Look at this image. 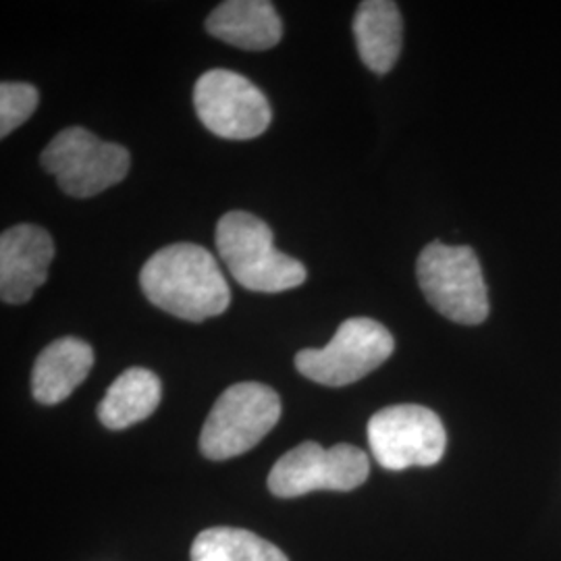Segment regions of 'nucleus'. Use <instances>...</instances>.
Wrapping results in <instances>:
<instances>
[{"label": "nucleus", "instance_id": "1", "mask_svg": "<svg viewBox=\"0 0 561 561\" xmlns=\"http://www.w3.org/2000/svg\"><path fill=\"white\" fill-rule=\"evenodd\" d=\"M140 285L150 304L181 321L202 322L219 317L231 291L217 259L198 243H173L141 266Z\"/></svg>", "mask_w": 561, "mask_h": 561}, {"label": "nucleus", "instance_id": "2", "mask_svg": "<svg viewBox=\"0 0 561 561\" xmlns=\"http://www.w3.org/2000/svg\"><path fill=\"white\" fill-rule=\"evenodd\" d=\"M215 243L227 271L250 291L280 294L300 287L308 277L300 261L275 248L271 227L250 213L222 215Z\"/></svg>", "mask_w": 561, "mask_h": 561}, {"label": "nucleus", "instance_id": "3", "mask_svg": "<svg viewBox=\"0 0 561 561\" xmlns=\"http://www.w3.org/2000/svg\"><path fill=\"white\" fill-rule=\"evenodd\" d=\"M424 298L449 321L481 324L489 317V294L481 262L468 245L428 243L416 262Z\"/></svg>", "mask_w": 561, "mask_h": 561}, {"label": "nucleus", "instance_id": "4", "mask_svg": "<svg viewBox=\"0 0 561 561\" xmlns=\"http://www.w3.org/2000/svg\"><path fill=\"white\" fill-rule=\"evenodd\" d=\"M280 419L279 396L262 382H238L213 405L201 435L208 460H231L250 451Z\"/></svg>", "mask_w": 561, "mask_h": 561}, {"label": "nucleus", "instance_id": "5", "mask_svg": "<svg viewBox=\"0 0 561 561\" xmlns=\"http://www.w3.org/2000/svg\"><path fill=\"white\" fill-rule=\"evenodd\" d=\"M41 164L73 198H92L117 185L129 173V152L83 127H67L44 148Z\"/></svg>", "mask_w": 561, "mask_h": 561}, {"label": "nucleus", "instance_id": "6", "mask_svg": "<svg viewBox=\"0 0 561 561\" xmlns=\"http://www.w3.org/2000/svg\"><path fill=\"white\" fill-rule=\"evenodd\" d=\"M396 350L393 335L373 319H350L341 322L335 337L322 350H301L296 368L310 381L327 387H345L360 381Z\"/></svg>", "mask_w": 561, "mask_h": 561}, {"label": "nucleus", "instance_id": "7", "mask_svg": "<svg viewBox=\"0 0 561 561\" xmlns=\"http://www.w3.org/2000/svg\"><path fill=\"white\" fill-rule=\"evenodd\" d=\"M368 456L354 445L340 443L324 449L317 442H306L273 466L268 489L283 500L312 491H354L368 479Z\"/></svg>", "mask_w": 561, "mask_h": 561}, {"label": "nucleus", "instance_id": "8", "mask_svg": "<svg viewBox=\"0 0 561 561\" xmlns=\"http://www.w3.org/2000/svg\"><path fill=\"white\" fill-rule=\"evenodd\" d=\"M368 443L375 460L387 470L435 466L447 447L442 419L414 403L389 405L368 422Z\"/></svg>", "mask_w": 561, "mask_h": 561}, {"label": "nucleus", "instance_id": "9", "mask_svg": "<svg viewBox=\"0 0 561 561\" xmlns=\"http://www.w3.org/2000/svg\"><path fill=\"white\" fill-rule=\"evenodd\" d=\"M194 106L202 125L222 140H252L271 125V104L261 90L240 73L213 69L194 88Z\"/></svg>", "mask_w": 561, "mask_h": 561}, {"label": "nucleus", "instance_id": "10", "mask_svg": "<svg viewBox=\"0 0 561 561\" xmlns=\"http://www.w3.org/2000/svg\"><path fill=\"white\" fill-rule=\"evenodd\" d=\"M55 259V241L38 225L21 222L0 236V298L4 304H25L48 279Z\"/></svg>", "mask_w": 561, "mask_h": 561}, {"label": "nucleus", "instance_id": "11", "mask_svg": "<svg viewBox=\"0 0 561 561\" xmlns=\"http://www.w3.org/2000/svg\"><path fill=\"white\" fill-rule=\"evenodd\" d=\"M206 32L243 50H268L283 36V23L268 0H227L206 20Z\"/></svg>", "mask_w": 561, "mask_h": 561}, {"label": "nucleus", "instance_id": "12", "mask_svg": "<svg viewBox=\"0 0 561 561\" xmlns=\"http://www.w3.org/2000/svg\"><path fill=\"white\" fill-rule=\"evenodd\" d=\"M94 366V350L78 337H62L46 345L32 370V393L42 405L67 400Z\"/></svg>", "mask_w": 561, "mask_h": 561}, {"label": "nucleus", "instance_id": "13", "mask_svg": "<svg viewBox=\"0 0 561 561\" xmlns=\"http://www.w3.org/2000/svg\"><path fill=\"white\" fill-rule=\"evenodd\" d=\"M360 59L373 73H389L400 59L403 20L391 0H364L354 18Z\"/></svg>", "mask_w": 561, "mask_h": 561}, {"label": "nucleus", "instance_id": "14", "mask_svg": "<svg viewBox=\"0 0 561 561\" xmlns=\"http://www.w3.org/2000/svg\"><path fill=\"white\" fill-rule=\"evenodd\" d=\"M161 381L146 368H129L106 389L99 419L106 428L123 431L146 421L161 403Z\"/></svg>", "mask_w": 561, "mask_h": 561}, {"label": "nucleus", "instance_id": "15", "mask_svg": "<svg viewBox=\"0 0 561 561\" xmlns=\"http://www.w3.org/2000/svg\"><path fill=\"white\" fill-rule=\"evenodd\" d=\"M192 561H289L279 547L241 528H208L192 545Z\"/></svg>", "mask_w": 561, "mask_h": 561}, {"label": "nucleus", "instance_id": "16", "mask_svg": "<svg viewBox=\"0 0 561 561\" xmlns=\"http://www.w3.org/2000/svg\"><path fill=\"white\" fill-rule=\"evenodd\" d=\"M41 94L32 83L2 81L0 83V136L7 138L34 115Z\"/></svg>", "mask_w": 561, "mask_h": 561}]
</instances>
